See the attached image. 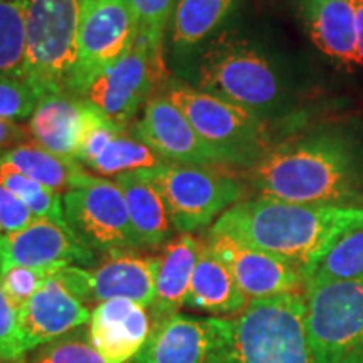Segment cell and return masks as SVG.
<instances>
[{"mask_svg":"<svg viewBox=\"0 0 363 363\" xmlns=\"http://www.w3.org/2000/svg\"><path fill=\"white\" fill-rule=\"evenodd\" d=\"M363 276V229L345 235L315 267L308 284Z\"/></svg>","mask_w":363,"mask_h":363,"instance_id":"f1b7e54d","label":"cell"},{"mask_svg":"<svg viewBox=\"0 0 363 363\" xmlns=\"http://www.w3.org/2000/svg\"><path fill=\"white\" fill-rule=\"evenodd\" d=\"M62 267H26L11 266L0 271V284L16 311H21L43 284L56 276Z\"/></svg>","mask_w":363,"mask_h":363,"instance_id":"4dcf8cb0","label":"cell"},{"mask_svg":"<svg viewBox=\"0 0 363 363\" xmlns=\"http://www.w3.org/2000/svg\"><path fill=\"white\" fill-rule=\"evenodd\" d=\"M125 197L128 216L140 247H158L174 230L169 207L147 170L130 172L115 177Z\"/></svg>","mask_w":363,"mask_h":363,"instance_id":"603a6c76","label":"cell"},{"mask_svg":"<svg viewBox=\"0 0 363 363\" xmlns=\"http://www.w3.org/2000/svg\"><path fill=\"white\" fill-rule=\"evenodd\" d=\"M169 207L172 224L180 234L207 227L242 197V184L214 167L163 163L147 170Z\"/></svg>","mask_w":363,"mask_h":363,"instance_id":"ba28073f","label":"cell"},{"mask_svg":"<svg viewBox=\"0 0 363 363\" xmlns=\"http://www.w3.org/2000/svg\"><path fill=\"white\" fill-rule=\"evenodd\" d=\"M219 363H318L306 330L305 296L251 299L233 320V337Z\"/></svg>","mask_w":363,"mask_h":363,"instance_id":"277c9868","label":"cell"},{"mask_svg":"<svg viewBox=\"0 0 363 363\" xmlns=\"http://www.w3.org/2000/svg\"><path fill=\"white\" fill-rule=\"evenodd\" d=\"M177 0H131L138 35L147 39L152 49H163V35L172 19Z\"/></svg>","mask_w":363,"mask_h":363,"instance_id":"d6a6232c","label":"cell"},{"mask_svg":"<svg viewBox=\"0 0 363 363\" xmlns=\"http://www.w3.org/2000/svg\"><path fill=\"white\" fill-rule=\"evenodd\" d=\"M299 13L313 44L347 67H362L353 0H299Z\"/></svg>","mask_w":363,"mask_h":363,"instance_id":"ffe728a7","label":"cell"},{"mask_svg":"<svg viewBox=\"0 0 363 363\" xmlns=\"http://www.w3.org/2000/svg\"><path fill=\"white\" fill-rule=\"evenodd\" d=\"M306 330L318 363H345L363 353V276L308 284Z\"/></svg>","mask_w":363,"mask_h":363,"instance_id":"52a82bcc","label":"cell"},{"mask_svg":"<svg viewBox=\"0 0 363 363\" xmlns=\"http://www.w3.org/2000/svg\"><path fill=\"white\" fill-rule=\"evenodd\" d=\"M94 251L79 242L66 222L35 219L26 229L0 234V271L11 266H89Z\"/></svg>","mask_w":363,"mask_h":363,"instance_id":"2e32d148","label":"cell"},{"mask_svg":"<svg viewBox=\"0 0 363 363\" xmlns=\"http://www.w3.org/2000/svg\"><path fill=\"white\" fill-rule=\"evenodd\" d=\"M27 0H0V76H26Z\"/></svg>","mask_w":363,"mask_h":363,"instance_id":"4316f807","label":"cell"},{"mask_svg":"<svg viewBox=\"0 0 363 363\" xmlns=\"http://www.w3.org/2000/svg\"><path fill=\"white\" fill-rule=\"evenodd\" d=\"M0 165L19 172L61 195L71 190L88 174L84 172V167L74 158L56 155L38 147L34 142L6 150L0 158Z\"/></svg>","mask_w":363,"mask_h":363,"instance_id":"cb8c5ba5","label":"cell"},{"mask_svg":"<svg viewBox=\"0 0 363 363\" xmlns=\"http://www.w3.org/2000/svg\"><path fill=\"white\" fill-rule=\"evenodd\" d=\"M89 320L88 306L62 284L57 274L45 281L27 305L17 311L26 352L71 333L89 323Z\"/></svg>","mask_w":363,"mask_h":363,"instance_id":"e0dca14e","label":"cell"},{"mask_svg":"<svg viewBox=\"0 0 363 363\" xmlns=\"http://www.w3.org/2000/svg\"><path fill=\"white\" fill-rule=\"evenodd\" d=\"M199 89L256 113L262 120L283 108L284 79L278 66L254 43L238 33H217L203 44L195 62Z\"/></svg>","mask_w":363,"mask_h":363,"instance_id":"3957f363","label":"cell"},{"mask_svg":"<svg viewBox=\"0 0 363 363\" xmlns=\"http://www.w3.org/2000/svg\"><path fill=\"white\" fill-rule=\"evenodd\" d=\"M27 142H30L29 131L19 123L0 120V150H11Z\"/></svg>","mask_w":363,"mask_h":363,"instance_id":"d590c367","label":"cell"},{"mask_svg":"<svg viewBox=\"0 0 363 363\" xmlns=\"http://www.w3.org/2000/svg\"><path fill=\"white\" fill-rule=\"evenodd\" d=\"M202 240L192 234H180L165 244L158 257L155 298L148 308L153 325L179 313L185 306L190 279L202 251Z\"/></svg>","mask_w":363,"mask_h":363,"instance_id":"44dd1931","label":"cell"},{"mask_svg":"<svg viewBox=\"0 0 363 363\" xmlns=\"http://www.w3.org/2000/svg\"><path fill=\"white\" fill-rule=\"evenodd\" d=\"M38 219L21 199L0 187V234H11L26 229Z\"/></svg>","mask_w":363,"mask_h":363,"instance_id":"e575fe53","label":"cell"},{"mask_svg":"<svg viewBox=\"0 0 363 363\" xmlns=\"http://www.w3.org/2000/svg\"><path fill=\"white\" fill-rule=\"evenodd\" d=\"M0 187L7 189L17 199H21L38 219L66 222L65 212H62V195L44 187L39 182L6 165H0Z\"/></svg>","mask_w":363,"mask_h":363,"instance_id":"83f0119b","label":"cell"},{"mask_svg":"<svg viewBox=\"0 0 363 363\" xmlns=\"http://www.w3.org/2000/svg\"><path fill=\"white\" fill-rule=\"evenodd\" d=\"M261 197L313 206L363 207V138L331 125L271 145L246 169Z\"/></svg>","mask_w":363,"mask_h":363,"instance_id":"6da1fadb","label":"cell"},{"mask_svg":"<svg viewBox=\"0 0 363 363\" xmlns=\"http://www.w3.org/2000/svg\"><path fill=\"white\" fill-rule=\"evenodd\" d=\"M153 330L148 308L116 298L94 306L89 338L106 363H128L143 348Z\"/></svg>","mask_w":363,"mask_h":363,"instance_id":"ac0fdd59","label":"cell"},{"mask_svg":"<svg viewBox=\"0 0 363 363\" xmlns=\"http://www.w3.org/2000/svg\"><path fill=\"white\" fill-rule=\"evenodd\" d=\"M158 257L138 256L133 251H111L93 269L81 266H66L57 272L76 298L86 306L91 303L125 298L150 308L155 298Z\"/></svg>","mask_w":363,"mask_h":363,"instance_id":"7c38bea8","label":"cell"},{"mask_svg":"<svg viewBox=\"0 0 363 363\" xmlns=\"http://www.w3.org/2000/svg\"><path fill=\"white\" fill-rule=\"evenodd\" d=\"M238 0H177L172 13V44L187 54L214 38Z\"/></svg>","mask_w":363,"mask_h":363,"instance_id":"d4e9b609","label":"cell"},{"mask_svg":"<svg viewBox=\"0 0 363 363\" xmlns=\"http://www.w3.org/2000/svg\"><path fill=\"white\" fill-rule=\"evenodd\" d=\"M93 2H98V0H81V7L88 6V4H93Z\"/></svg>","mask_w":363,"mask_h":363,"instance_id":"ab89813d","label":"cell"},{"mask_svg":"<svg viewBox=\"0 0 363 363\" xmlns=\"http://www.w3.org/2000/svg\"><path fill=\"white\" fill-rule=\"evenodd\" d=\"M207 244L229 267L249 299L301 294L306 289L305 274L289 261L249 247L227 235L208 234Z\"/></svg>","mask_w":363,"mask_h":363,"instance_id":"9a60e30c","label":"cell"},{"mask_svg":"<svg viewBox=\"0 0 363 363\" xmlns=\"http://www.w3.org/2000/svg\"><path fill=\"white\" fill-rule=\"evenodd\" d=\"M345 363H363V353H362V355H358V357H355V358H352V360L345 362Z\"/></svg>","mask_w":363,"mask_h":363,"instance_id":"74e56055","label":"cell"},{"mask_svg":"<svg viewBox=\"0 0 363 363\" xmlns=\"http://www.w3.org/2000/svg\"><path fill=\"white\" fill-rule=\"evenodd\" d=\"M30 363H106L93 347L89 331L83 326L43 345L30 358Z\"/></svg>","mask_w":363,"mask_h":363,"instance_id":"f546056e","label":"cell"},{"mask_svg":"<svg viewBox=\"0 0 363 363\" xmlns=\"http://www.w3.org/2000/svg\"><path fill=\"white\" fill-rule=\"evenodd\" d=\"M24 353L17 311L11 305L0 284V360L24 358Z\"/></svg>","mask_w":363,"mask_h":363,"instance_id":"836d02e7","label":"cell"},{"mask_svg":"<svg viewBox=\"0 0 363 363\" xmlns=\"http://www.w3.org/2000/svg\"><path fill=\"white\" fill-rule=\"evenodd\" d=\"M160 94L184 113L192 128L222 157L225 165L249 169L267 148L266 120L256 113L169 78Z\"/></svg>","mask_w":363,"mask_h":363,"instance_id":"5b68a950","label":"cell"},{"mask_svg":"<svg viewBox=\"0 0 363 363\" xmlns=\"http://www.w3.org/2000/svg\"><path fill=\"white\" fill-rule=\"evenodd\" d=\"M81 0H27L26 76L40 94L66 91L78 57Z\"/></svg>","mask_w":363,"mask_h":363,"instance_id":"8992f818","label":"cell"},{"mask_svg":"<svg viewBox=\"0 0 363 363\" xmlns=\"http://www.w3.org/2000/svg\"><path fill=\"white\" fill-rule=\"evenodd\" d=\"M162 49H152L138 35L133 48L115 66L91 83L81 98L113 123L128 128L143 103L169 81Z\"/></svg>","mask_w":363,"mask_h":363,"instance_id":"8fae6325","label":"cell"},{"mask_svg":"<svg viewBox=\"0 0 363 363\" xmlns=\"http://www.w3.org/2000/svg\"><path fill=\"white\" fill-rule=\"evenodd\" d=\"M249 299L239 288L233 272L206 242L195 264L185 306L211 315L230 316L246 310Z\"/></svg>","mask_w":363,"mask_h":363,"instance_id":"7402d4cb","label":"cell"},{"mask_svg":"<svg viewBox=\"0 0 363 363\" xmlns=\"http://www.w3.org/2000/svg\"><path fill=\"white\" fill-rule=\"evenodd\" d=\"M353 9H355V22H357V43L358 52H360L362 67H363V0H353Z\"/></svg>","mask_w":363,"mask_h":363,"instance_id":"8d00e7d4","label":"cell"},{"mask_svg":"<svg viewBox=\"0 0 363 363\" xmlns=\"http://www.w3.org/2000/svg\"><path fill=\"white\" fill-rule=\"evenodd\" d=\"M138 22L131 0H98L81 7L78 57L66 91L81 98L98 76L133 48Z\"/></svg>","mask_w":363,"mask_h":363,"instance_id":"30bf717a","label":"cell"},{"mask_svg":"<svg viewBox=\"0 0 363 363\" xmlns=\"http://www.w3.org/2000/svg\"><path fill=\"white\" fill-rule=\"evenodd\" d=\"M4 152H6V150H0V158H2V155H4Z\"/></svg>","mask_w":363,"mask_h":363,"instance_id":"60d3db41","label":"cell"},{"mask_svg":"<svg viewBox=\"0 0 363 363\" xmlns=\"http://www.w3.org/2000/svg\"><path fill=\"white\" fill-rule=\"evenodd\" d=\"M233 337V320L177 315L153 325L128 363H219Z\"/></svg>","mask_w":363,"mask_h":363,"instance_id":"4fadbf2b","label":"cell"},{"mask_svg":"<svg viewBox=\"0 0 363 363\" xmlns=\"http://www.w3.org/2000/svg\"><path fill=\"white\" fill-rule=\"evenodd\" d=\"M0 363H26L24 358H16V360H0Z\"/></svg>","mask_w":363,"mask_h":363,"instance_id":"f35d334b","label":"cell"},{"mask_svg":"<svg viewBox=\"0 0 363 363\" xmlns=\"http://www.w3.org/2000/svg\"><path fill=\"white\" fill-rule=\"evenodd\" d=\"M43 94L30 81L0 76V120L24 121L33 116Z\"/></svg>","mask_w":363,"mask_h":363,"instance_id":"1f68e13d","label":"cell"},{"mask_svg":"<svg viewBox=\"0 0 363 363\" xmlns=\"http://www.w3.org/2000/svg\"><path fill=\"white\" fill-rule=\"evenodd\" d=\"M363 229V207L313 206L257 197L227 208L211 234L227 235L301 269L308 281L345 235Z\"/></svg>","mask_w":363,"mask_h":363,"instance_id":"7a4b0ae2","label":"cell"},{"mask_svg":"<svg viewBox=\"0 0 363 363\" xmlns=\"http://www.w3.org/2000/svg\"><path fill=\"white\" fill-rule=\"evenodd\" d=\"M62 212L71 233L91 251L142 249L115 180L86 174L62 195Z\"/></svg>","mask_w":363,"mask_h":363,"instance_id":"9c48e42d","label":"cell"},{"mask_svg":"<svg viewBox=\"0 0 363 363\" xmlns=\"http://www.w3.org/2000/svg\"><path fill=\"white\" fill-rule=\"evenodd\" d=\"M93 113L94 106L69 91L45 93L29 120L30 142L56 155L74 158Z\"/></svg>","mask_w":363,"mask_h":363,"instance_id":"d6986e66","label":"cell"},{"mask_svg":"<svg viewBox=\"0 0 363 363\" xmlns=\"http://www.w3.org/2000/svg\"><path fill=\"white\" fill-rule=\"evenodd\" d=\"M128 131L169 163L225 165L219 153L192 128L184 113L160 93L145 103L143 116Z\"/></svg>","mask_w":363,"mask_h":363,"instance_id":"5bb4252c","label":"cell"},{"mask_svg":"<svg viewBox=\"0 0 363 363\" xmlns=\"http://www.w3.org/2000/svg\"><path fill=\"white\" fill-rule=\"evenodd\" d=\"M163 163L167 162L162 160L152 148L131 136L128 130H125L101 150V153L89 163L88 169L103 177H116L130 172L157 169Z\"/></svg>","mask_w":363,"mask_h":363,"instance_id":"484cf974","label":"cell"}]
</instances>
